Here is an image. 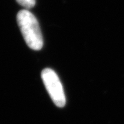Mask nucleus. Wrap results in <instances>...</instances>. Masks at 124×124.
Listing matches in <instances>:
<instances>
[{
    "label": "nucleus",
    "mask_w": 124,
    "mask_h": 124,
    "mask_svg": "<svg viewBox=\"0 0 124 124\" xmlns=\"http://www.w3.org/2000/svg\"><path fill=\"white\" fill-rule=\"evenodd\" d=\"M45 87L53 103L59 108L66 105V97L62 83L56 72L50 68H45L41 72Z\"/></svg>",
    "instance_id": "obj_2"
},
{
    "label": "nucleus",
    "mask_w": 124,
    "mask_h": 124,
    "mask_svg": "<svg viewBox=\"0 0 124 124\" xmlns=\"http://www.w3.org/2000/svg\"><path fill=\"white\" fill-rule=\"evenodd\" d=\"M17 21L23 37L30 48L39 50L44 45L39 24L35 15L27 10H22L17 13Z\"/></svg>",
    "instance_id": "obj_1"
},
{
    "label": "nucleus",
    "mask_w": 124,
    "mask_h": 124,
    "mask_svg": "<svg viewBox=\"0 0 124 124\" xmlns=\"http://www.w3.org/2000/svg\"><path fill=\"white\" fill-rule=\"evenodd\" d=\"M19 5L27 10L32 8L35 5V0H16Z\"/></svg>",
    "instance_id": "obj_3"
}]
</instances>
